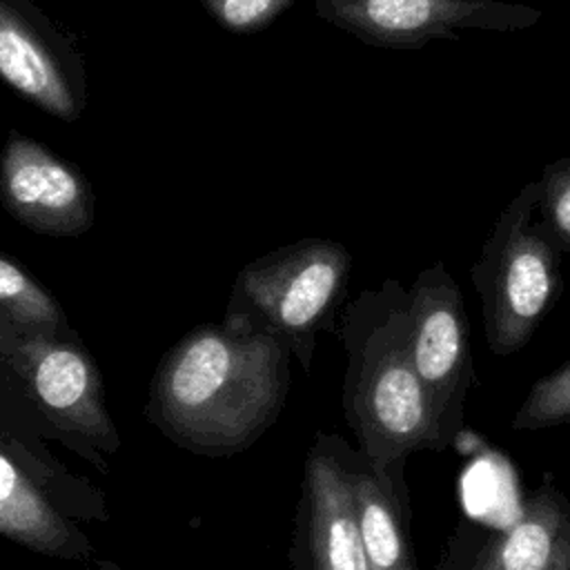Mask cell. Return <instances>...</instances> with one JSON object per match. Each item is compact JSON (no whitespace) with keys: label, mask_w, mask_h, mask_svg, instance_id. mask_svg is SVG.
I'll return each mask as SVG.
<instances>
[{"label":"cell","mask_w":570,"mask_h":570,"mask_svg":"<svg viewBox=\"0 0 570 570\" xmlns=\"http://www.w3.org/2000/svg\"><path fill=\"white\" fill-rule=\"evenodd\" d=\"M292 387V352L243 323H200L158 361L145 419L176 448L229 459L281 416Z\"/></svg>","instance_id":"1"},{"label":"cell","mask_w":570,"mask_h":570,"mask_svg":"<svg viewBox=\"0 0 570 570\" xmlns=\"http://www.w3.org/2000/svg\"><path fill=\"white\" fill-rule=\"evenodd\" d=\"M343 414L356 450L379 470H405L416 452H443L432 401L410 354L407 289L385 278L341 309Z\"/></svg>","instance_id":"2"},{"label":"cell","mask_w":570,"mask_h":570,"mask_svg":"<svg viewBox=\"0 0 570 570\" xmlns=\"http://www.w3.org/2000/svg\"><path fill=\"white\" fill-rule=\"evenodd\" d=\"M352 274V254L332 238H301L252 258L232 285L225 316L283 341L312 372L316 336L332 327Z\"/></svg>","instance_id":"3"},{"label":"cell","mask_w":570,"mask_h":570,"mask_svg":"<svg viewBox=\"0 0 570 570\" xmlns=\"http://www.w3.org/2000/svg\"><path fill=\"white\" fill-rule=\"evenodd\" d=\"M539 178L528 180L497 216L470 281L481 303L485 343L510 356L528 345L561 296V249L537 218Z\"/></svg>","instance_id":"4"},{"label":"cell","mask_w":570,"mask_h":570,"mask_svg":"<svg viewBox=\"0 0 570 570\" xmlns=\"http://www.w3.org/2000/svg\"><path fill=\"white\" fill-rule=\"evenodd\" d=\"M0 345L27 381L60 443L98 472L109 474L107 456L120 450L122 439L107 410L100 367L80 334L29 330L0 316Z\"/></svg>","instance_id":"5"},{"label":"cell","mask_w":570,"mask_h":570,"mask_svg":"<svg viewBox=\"0 0 570 570\" xmlns=\"http://www.w3.org/2000/svg\"><path fill=\"white\" fill-rule=\"evenodd\" d=\"M410 354L430 394L441 434L452 448L465 421L468 392L476 385L470 321L463 294L443 261H434L407 289Z\"/></svg>","instance_id":"6"},{"label":"cell","mask_w":570,"mask_h":570,"mask_svg":"<svg viewBox=\"0 0 570 570\" xmlns=\"http://www.w3.org/2000/svg\"><path fill=\"white\" fill-rule=\"evenodd\" d=\"M318 18L356 40L385 49H419L456 40L459 31H521L541 11L508 0H314Z\"/></svg>","instance_id":"7"},{"label":"cell","mask_w":570,"mask_h":570,"mask_svg":"<svg viewBox=\"0 0 570 570\" xmlns=\"http://www.w3.org/2000/svg\"><path fill=\"white\" fill-rule=\"evenodd\" d=\"M350 448L338 434L316 432L307 450L287 552L292 570H372L354 512Z\"/></svg>","instance_id":"8"},{"label":"cell","mask_w":570,"mask_h":570,"mask_svg":"<svg viewBox=\"0 0 570 570\" xmlns=\"http://www.w3.org/2000/svg\"><path fill=\"white\" fill-rule=\"evenodd\" d=\"M0 80L65 122L78 120L87 107L76 36L58 29L31 0H0Z\"/></svg>","instance_id":"9"},{"label":"cell","mask_w":570,"mask_h":570,"mask_svg":"<svg viewBox=\"0 0 570 570\" xmlns=\"http://www.w3.org/2000/svg\"><path fill=\"white\" fill-rule=\"evenodd\" d=\"M0 203L22 227L56 238L82 236L96 218L87 176L20 131L0 149Z\"/></svg>","instance_id":"10"},{"label":"cell","mask_w":570,"mask_h":570,"mask_svg":"<svg viewBox=\"0 0 570 570\" xmlns=\"http://www.w3.org/2000/svg\"><path fill=\"white\" fill-rule=\"evenodd\" d=\"M49 441L60 443L58 432L42 416L27 381L0 345V450L33 479L60 512L78 523H107L111 512L105 492L58 461Z\"/></svg>","instance_id":"11"},{"label":"cell","mask_w":570,"mask_h":570,"mask_svg":"<svg viewBox=\"0 0 570 570\" xmlns=\"http://www.w3.org/2000/svg\"><path fill=\"white\" fill-rule=\"evenodd\" d=\"M570 534V499L552 474L525 499L510 525L461 521L448 539L441 570H548Z\"/></svg>","instance_id":"12"},{"label":"cell","mask_w":570,"mask_h":570,"mask_svg":"<svg viewBox=\"0 0 570 570\" xmlns=\"http://www.w3.org/2000/svg\"><path fill=\"white\" fill-rule=\"evenodd\" d=\"M354 512L372 570L416 566L405 470H379L356 448L347 456Z\"/></svg>","instance_id":"13"},{"label":"cell","mask_w":570,"mask_h":570,"mask_svg":"<svg viewBox=\"0 0 570 570\" xmlns=\"http://www.w3.org/2000/svg\"><path fill=\"white\" fill-rule=\"evenodd\" d=\"M0 537L60 561H91L94 541L60 512L33 479L0 450Z\"/></svg>","instance_id":"14"},{"label":"cell","mask_w":570,"mask_h":570,"mask_svg":"<svg viewBox=\"0 0 570 570\" xmlns=\"http://www.w3.org/2000/svg\"><path fill=\"white\" fill-rule=\"evenodd\" d=\"M0 316L16 325L76 336L78 330L49 287H45L27 267L0 252Z\"/></svg>","instance_id":"15"},{"label":"cell","mask_w":570,"mask_h":570,"mask_svg":"<svg viewBox=\"0 0 570 570\" xmlns=\"http://www.w3.org/2000/svg\"><path fill=\"white\" fill-rule=\"evenodd\" d=\"M566 423H570V361L537 379L512 416V428L519 432Z\"/></svg>","instance_id":"16"},{"label":"cell","mask_w":570,"mask_h":570,"mask_svg":"<svg viewBox=\"0 0 570 570\" xmlns=\"http://www.w3.org/2000/svg\"><path fill=\"white\" fill-rule=\"evenodd\" d=\"M537 218L561 254H570V156L543 167L539 176Z\"/></svg>","instance_id":"17"},{"label":"cell","mask_w":570,"mask_h":570,"mask_svg":"<svg viewBox=\"0 0 570 570\" xmlns=\"http://www.w3.org/2000/svg\"><path fill=\"white\" fill-rule=\"evenodd\" d=\"M209 16L232 33H256L272 24L294 0H200Z\"/></svg>","instance_id":"18"},{"label":"cell","mask_w":570,"mask_h":570,"mask_svg":"<svg viewBox=\"0 0 570 570\" xmlns=\"http://www.w3.org/2000/svg\"><path fill=\"white\" fill-rule=\"evenodd\" d=\"M548 570H570V534L566 537L554 563L548 568Z\"/></svg>","instance_id":"19"},{"label":"cell","mask_w":570,"mask_h":570,"mask_svg":"<svg viewBox=\"0 0 570 570\" xmlns=\"http://www.w3.org/2000/svg\"><path fill=\"white\" fill-rule=\"evenodd\" d=\"M85 570H125V568L109 559H91V563Z\"/></svg>","instance_id":"20"},{"label":"cell","mask_w":570,"mask_h":570,"mask_svg":"<svg viewBox=\"0 0 570 570\" xmlns=\"http://www.w3.org/2000/svg\"><path fill=\"white\" fill-rule=\"evenodd\" d=\"M405 570H419V568H416V566H414V568H405Z\"/></svg>","instance_id":"21"}]
</instances>
